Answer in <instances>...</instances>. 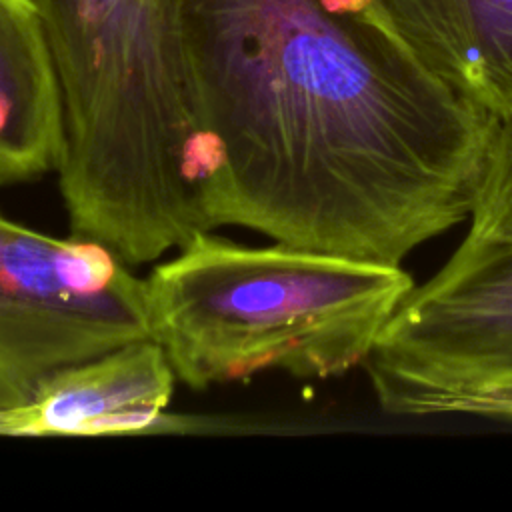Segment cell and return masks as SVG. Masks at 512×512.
Listing matches in <instances>:
<instances>
[{
	"mask_svg": "<svg viewBox=\"0 0 512 512\" xmlns=\"http://www.w3.org/2000/svg\"><path fill=\"white\" fill-rule=\"evenodd\" d=\"M206 230L400 266L470 216L496 120L384 0H176Z\"/></svg>",
	"mask_w": 512,
	"mask_h": 512,
	"instance_id": "1",
	"label": "cell"
},
{
	"mask_svg": "<svg viewBox=\"0 0 512 512\" xmlns=\"http://www.w3.org/2000/svg\"><path fill=\"white\" fill-rule=\"evenodd\" d=\"M152 338L192 390L262 372L336 378L364 366L414 280L380 264L200 230L146 278Z\"/></svg>",
	"mask_w": 512,
	"mask_h": 512,
	"instance_id": "2",
	"label": "cell"
},
{
	"mask_svg": "<svg viewBox=\"0 0 512 512\" xmlns=\"http://www.w3.org/2000/svg\"><path fill=\"white\" fill-rule=\"evenodd\" d=\"M64 110L58 184L86 224L136 228L194 196L198 126L176 0H34Z\"/></svg>",
	"mask_w": 512,
	"mask_h": 512,
	"instance_id": "3",
	"label": "cell"
},
{
	"mask_svg": "<svg viewBox=\"0 0 512 512\" xmlns=\"http://www.w3.org/2000/svg\"><path fill=\"white\" fill-rule=\"evenodd\" d=\"M364 368L388 414L512 420V240H462L414 284Z\"/></svg>",
	"mask_w": 512,
	"mask_h": 512,
	"instance_id": "4",
	"label": "cell"
},
{
	"mask_svg": "<svg viewBox=\"0 0 512 512\" xmlns=\"http://www.w3.org/2000/svg\"><path fill=\"white\" fill-rule=\"evenodd\" d=\"M146 278L108 246L0 212V408L56 370L150 338Z\"/></svg>",
	"mask_w": 512,
	"mask_h": 512,
	"instance_id": "5",
	"label": "cell"
},
{
	"mask_svg": "<svg viewBox=\"0 0 512 512\" xmlns=\"http://www.w3.org/2000/svg\"><path fill=\"white\" fill-rule=\"evenodd\" d=\"M178 378L164 346L140 338L52 372L34 394L0 408V436L98 438L186 430L170 402Z\"/></svg>",
	"mask_w": 512,
	"mask_h": 512,
	"instance_id": "6",
	"label": "cell"
},
{
	"mask_svg": "<svg viewBox=\"0 0 512 512\" xmlns=\"http://www.w3.org/2000/svg\"><path fill=\"white\" fill-rule=\"evenodd\" d=\"M420 62L494 120L512 114V0H384Z\"/></svg>",
	"mask_w": 512,
	"mask_h": 512,
	"instance_id": "7",
	"label": "cell"
},
{
	"mask_svg": "<svg viewBox=\"0 0 512 512\" xmlns=\"http://www.w3.org/2000/svg\"><path fill=\"white\" fill-rule=\"evenodd\" d=\"M62 150V94L40 10L0 0V186L56 172Z\"/></svg>",
	"mask_w": 512,
	"mask_h": 512,
	"instance_id": "8",
	"label": "cell"
},
{
	"mask_svg": "<svg viewBox=\"0 0 512 512\" xmlns=\"http://www.w3.org/2000/svg\"><path fill=\"white\" fill-rule=\"evenodd\" d=\"M464 240H512V114L496 120Z\"/></svg>",
	"mask_w": 512,
	"mask_h": 512,
	"instance_id": "9",
	"label": "cell"
}]
</instances>
